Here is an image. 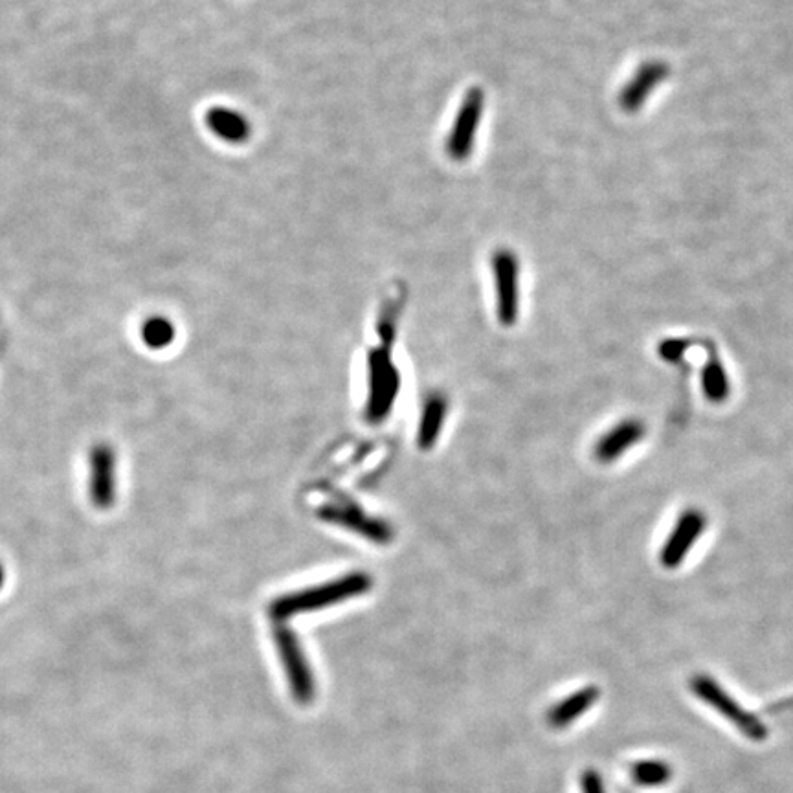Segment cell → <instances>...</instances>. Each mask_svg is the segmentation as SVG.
I'll list each match as a JSON object with an SVG mask.
<instances>
[{
	"label": "cell",
	"instance_id": "obj_19",
	"mask_svg": "<svg viewBox=\"0 0 793 793\" xmlns=\"http://www.w3.org/2000/svg\"><path fill=\"white\" fill-rule=\"evenodd\" d=\"M582 793H606L603 779L595 770H586L581 777Z\"/></svg>",
	"mask_w": 793,
	"mask_h": 793
},
{
	"label": "cell",
	"instance_id": "obj_6",
	"mask_svg": "<svg viewBox=\"0 0 793 793\" xmlns=\"http://www.w3.org/2000/svg\"><path fill=\"white\" fill-rule=\"evenodd\" d=\"M492 274L496 289V313L505 327L518 320L520 307V265L518 257L509 248H498L492 256Z\"/></svg>",
	"mask_w": 793,
	"mask_h": 793
},
{
	"label": "cell",
	"instance_id": "obj_14",
	"mask_svg": "<svg viewBox=\"0 0 793 793\" xmlns=\"http://www.w3.org/2000/svg\"><path fill=\"white\" fill-rule=\"evenodd\" d=\"M445 415H447V401L439 395L430 397V401L425 406L423 419H421V428H419V447L430 448L436 443L437 436L441 432V425L445 421Z\"/></svg>",
	"mask_w": 793,
	"mask_h": 793
},
{
	"label": "cell",
	"instance_id": "obj_16",
	"mask_svg": "<svg viewBox=\"0 0 793 793\" xmlns=\"http://www.w3.org/2000/svg\"><path fill=\"white\" fill-rule=\"evenodd\" d=\"M632 777L639 786H663L671 781L672 770L667 762L661 760H641L632 768Z\"/></svg>",
	"mask_w": 793,
	"mask_h": 793
},
{
	"label": "cell",
	"instance_id": "obj_17",
	"mask_svg": "<svg viewBox=\"0 0 793 793\" xmlns=\"http://www.w3.org/2000/svg\"><path fill=\"white\" fill-rule=\"evenodd\" d=\"M704 391L713 403L726 401L727 393H729L726 373L722 369L720 360L716 358L715 351H711V358L704 369Z\"/></svg>",
	"mask_w": 793,
	"mask_h": 793
},
{
	"label": "cell",
	"instance_id": "obj_3",
	"mask_svg": "<svg viewBox=\"0 0 793 793\" xmlns=\"http://www.w3.org/2000/svg\"><path fill=\"white\" fill-rule=\"evenodd\" d=\"M369 404L368 417L371 423L384 421L393 408L399 393V371L393 366L388 351L373 349L369 353Z\"/></svg>",
	"mask_w": 793,
	"mask_h": 793
},
{
	"label": "cell",
	"instance_id": "obj_9",
	"mask_svg": "<svg viewBox=\"0 0 793 793\" xmlns=\"http://www.w3.org/2000/svg\"><path fill=\"white\" fill-rule=\"evenodd\" d=\"M669 74H671V68L663 61L643 63L641 67L637 68L634 78H630L619 94L621 109L628 114L639 111L659 83H663L665 79L669 78Z\"/></svg>",
	"mask_w": 793,
	"mask_h": 793
},
{
	"label": "cell",
	"instance_id": "obj_20",
	"mask_svg": "<svg viewBox=\"0 0 793 793\" xmlns=\"http://www.w3.org/2000/svg\"><path fill=\"white\" fill-rule=\"evenodd\" d=\"M4 581H6V570H4V564L0 562V590L4 586Z\"/></svg>",
	"mask_w": 793,
	"mask_h": 793
},
{
	"label": "cell",
	"instance_id": "obj_15",
	"mask_svg": "<svg viewBox=\"0 0 793 793\" xmlns=\"http://www.w3.org/2000/svg\"><path fill=\"white\" fill-rule=\"evenodd\" d=\"M175 325L166 316H151L142 324L140 336L149 349H166L175 340Z\"/></svg>",
	"mask_w": 793,
	"mask_h": 793
},
{
	"label": "cell",
	"instance_id": "obj_4",
	"mask_svg": "<svg viewBox=\"0 0 793 793\" xmlns=\"http://www.w3.org/2000/svg\"><path fill=\"white\" fill-rule=\"evenodd\" d=\"M274 641L294 700L303 705L311 704L316 694V682L298 637L294 636L289 628L276 626Z\"/></svg>",
	"mask_w": 793,
	"mask_h": 793
},
{
	"label": "cell",
	"instance_id": "obj_7",
	"mask_svg": "<svg viewBox=\"0 0 793 793\" xmlns=\"http://www.w3.org/2000/svg\"><path fill=\"white\" fill-rule=\"evenodd\" d=\"M483 109H485L483 90L480 87H470L459 105L456 120L452 123V129H450V135L447 138V153L452 160L465 162L472 155Z\"/></svg>",
	"mask_w": 793,
	"mask_h": 793
},
{
	"label": "cell",
	"instance_id": "obj_10",
	"mask_svg": "<svg viewBox=\"0 0 793 793\" xmlns=\"http://www.w3.org/2000/svg\"><path fill=\"white\" fill-rule=\"evenodd\" d=\"M322 518H325L327 522L349 527L351 531H357L360 535L368 537L373 542H379V544H386L393 537L388 525L380 522L377 518H369L360 509L351 507V505L349 507H327L322 511Z\"/></svg>",
	"mask_w": 793,
	"mask_h": 793
},
{
	"label": "cell",
	"instance_id": "obj_1",
	"mask_svg": "<svg viewBox=\"0 0 793 793\" xmlns=\"http://www.w3.org/2000/svg\"><path fill=\"white\" fill-rule=\"evenodd\" d=\"M369 588H371V577L362 571H357V573H349L342 579L316 586L313 590L283 595L270 604L269 612L274 621H285L294 615L314 612L320 608L342 603L351 597H358L362 593L369 592Z\"/></svg>",
	"mask_w": 793,
	"mask_h": 793
},
{
	"label": "cell",
	"instance_id": "obj_13",
	"mask_svg": "<svg viewBox=\"0 0 793 793\" xmlns=\"http://www.w3.org/2000/svg\"><path fill=\"white\" fill-rule=\"evenodd\" d=\"M599 698L597 687H584L579 693L571 694L566 700L555 705L548 713L549 726L562 729L573 724L579 716L592 709V705Z\"/></svg>",
	"mask_w": 793,
	"mask_h": 793
},
{
	"label": "cell",
	"instance_id": "obj_12",
	"mask_svg": "<svg viewBox=\"0 0 793 793\" xmlns=\"http://www.w3.org/2000/svg\"><path fill=\"white\" fill-rule=\"evenodd\" d=\"M206 125L226 144H245L252 135V125L245 114L228 107H212L206 112Z\"/></svg>",
	"mask_w": 793,
	"mask_h": 793
},
{
	"label": "cell",
	"instance_id": "obj_2",
	"mask_svg": "<svg viewBox=\"0 0 793 793\" xmlns=\"http://www.w3.org/2000/svg\"><path fill=\"white\" fill-rule=\"evenodd\" d=\"M691 687L700 700L713 705L718 713H722L731 724H735L742 731L744 737H748L753 742H762L768 738V727L764 726L753 713L744 711L713 678L705 674H696L691 680Z\"/></svg>",
	"mask_w": 793,
	"mask_h": 793
},
{
	"label": "cell",
	"instance_id": "obj_5",
	"mask_svg": "<svg viewBox=\"0 0 793 793\" xmlns=\"http://www.w3.org/2000/svg\"><path fill=\"white\" fill-rule=\"evenodd\" d=\"M87 494L92 507L107 511L118 494V459L109 443L92 445L87 456Z\"/></svg>",
	"mask_w": 793,
	"mask_h": 793
},
{
	"label": "cell",
	"instance_id": "obj_8",
	"mask_svg": "<svg viewBox=\"0 0 793 793\" xmlns=\"http://www.w3.org/2000/svg\"><path fill=\"white\" fill-rule=\"evenodd\" d=\"M705 525H707V518L702 511H698V509L683 511L678 524L674 525V531L667 540L665 548L661 551V557H659L661 564L669 570L678 568L685 559V555L689 553V549L693 548L694 542L704 533Z\"/></svg>",
	"mask_w": 793,
	"mask_h": 793
},
{
	"label": "cell",
	"instance_id": "obj_18",
	"mask_svg": "<svg viewBox=\"0 0 793 793\" xmlns=\"http://www.w3.org/2000/svg\"><path fill=\"white\" fill-rule=\"evenodd\" d=\"M399 313H401V300H393V302L388 303L382 309V313H380L377 329H379V335L384 338V342H388V344L393 340L395 331H397Z\"/></svg>",
	"mask_w": 793,
	"mask_h": 793
},
{
	"label": "cell",
	"instance_id": "obj_11",
	"mask_svg": "<svg viewBox=\"0 0 793 793\" xmlns=\"http://www.w3.org/2000/svg\"><path fill=\"white\" fill-rule=\"evenodd\" d=\"M643 436H645V425L639 419H626L599 439L595 447V458L603 463L621 458L623 452L637 445Z\"/></svg>",
	"mask_w": 793,
	"mask_h": 793
}]
</instances>
